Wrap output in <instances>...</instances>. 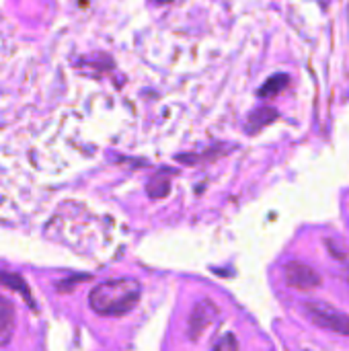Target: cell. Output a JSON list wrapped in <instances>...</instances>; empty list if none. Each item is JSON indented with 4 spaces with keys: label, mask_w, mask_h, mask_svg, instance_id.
I'll return each mask as SVG.
<instances>
[{
    "label": "cell",
    "mask_w": 349,
    "mask_h": 351,
    "mask_svg": "<svg viewBox=\"0 0 349 351\" xmlns=\"http://www.w3.org/2000/svg\"><path fill=\"white\" fill-rule=\"evenodd\" d=\"M284 278L286 284L294 290H302V292H311L317 290L321 286V276L306 263L300 261H290L284 265Z\"/></svg>",
    "instance_id": "3957f363"
},
{
    "label": "cell",
    "mask_w": 349,
    "mask_h": 351,
    "mask_svg": "<svg viewBox=\"0 0 349 351\" xmlns=\"http://www.w3.org/2000/svg\"><path fill=\"white\" fill-rule=\"evenodd\" d=\"M302 311L321 329H327V331H333L337 335L349 337V317L346 313L337 311L335 306L321 302V300H306Z\"/></svg>",
    "instance_id": "7a4b0ae2"
},
{
    "label": "cell",
    "mask_w": 349,
    "mask_h": 351,
    "mask_svg": "<svg viewBox=\"0 0 349 351\" xmlns=\"http://www.w3.org/2000/svg\"><path fill=\"white\" fill-rule=\"evenodd\" d=\"M276 117H278L276 109H259V111H255V113L251 115V119H249V128H251V132H257V130H261L263 125L272 123Z\"/></svg>",
    "instance_id": "52a82bcc"
},
{
    "label": "cell",
    "mask_w": 349,
    "mask_h": 351,
    "mask_svg": "<svg viewBox=\"0 0 349 351\" xmlns=\"http://www.w3.org/2000/svg\"><path fill=\"white\" fill-rule=\"evenodd\" d=\"M348 282H349V271H348Z\"/></svg>",
    "instance_id": "30bf717a"
},
{
    "label": "cell",
    "mask_w": 349,
    "mask_h": 351,
    "mask_svg": "<svg viewBox=\"0 0 349 351\" xmlns=\"http://www.w3.org/2000/svg\"><path fill=\"white\" fill-rule=\"evenodd\" d=\"M14 329V306L8 298L0 296V346H4Z\"/></svg>",
    "instance_id": "5b68a950"
},
{
    "label": "cell",
    "mask_w": 349,
    "mask_h": 351,
    "mask_svg": "<svg viewBox=\"0 0 349 351\" xmlns=\"http://www.w3.org/2000/svg\"><path fill=\"white\" fill-rule=\"evenodd\" d=\"M156 2H160V4H163V2H171V0H156Z\"/></svg>",
    "instance_id": "9c48e42d"
},
{
    "label": "cell",
    "mask_w": 349,
    "mask_h": 351,
    "mask_svg": "<svg viewBox=\"0 0 349 351\" xmlns=\"http://www.w3.org/2000/svg\"><path fill=\"white\" fill-rule=\"evenodd\" d=\"M218 317H220V308H218L212 300H202V302L193 308V313H191V317H189V327H187L189 337H191L193 341L200 339V337L216 323Z\"/></svg>",
    "instance_id": "277c9868"
},
{
    "label": "cell",
    "mask_w": 349,
    "mask_h": 351,
    "mask_svg": "<svg viewBox=\"0 0 349 351\" xmlns=\"http://www.w3.org/2000/svg\"><path fill=\"white\" fill-rule=\"evenodd\" d=\"M142 296V286L136 280L119 278L95 286L88 294V304L97 315L121 317L130 313Z\"/></svg>",
    "instance_id": "6da1fadb"
},
{
    "label": "cell",
    "mask_w": 349,
    "mask_h": 351,
    "mask_svg": "<svg viewBox=\"0 0 349 351\" xmlns=\"http://www.w3.org/2000/svg\"><path fill=\"white\" fill-rule=\"evenodd\" d=\"M288 80H290V78H288L286 74H276V76H272V78L261 86L259 95H261L263 99H265V97H267V99H269V97H276L282 88H286Z\"/></svg>",
    "instance_id": "8992f818"
},
{
    "label": "cell",
    "mask_w": 349,
    "mask_h": 351,
    "mask_svg": "<svg viewBox=\"0 0 349 351\" xmlns=\"http://www.w3.org/2000/svg\"><path fill=\"white\" fill-rule=\"evenodd\" d=\"M212 351H239V339L232 333H226L218 339Z\"/></svg>",
    "instance_id": "ba28073f"
}]
</instances>
